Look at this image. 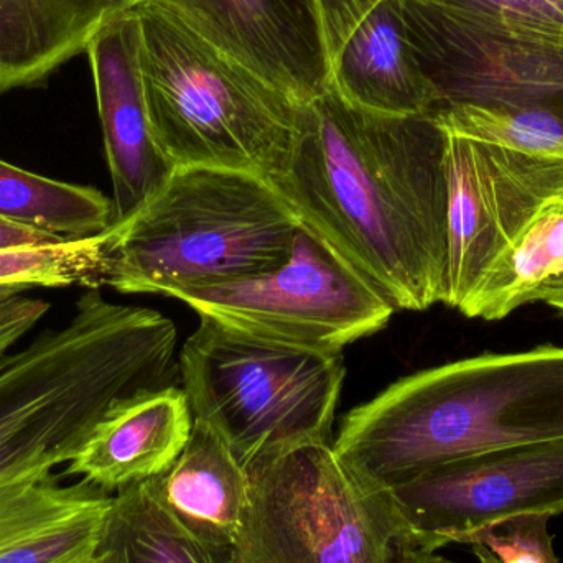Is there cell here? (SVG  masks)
Masks as SVG:
<instances>
[{
	"label": "cell",
	"mask_w": 563,
	"mask_h": 563,
	"mask_svg": "<svg viewBox=\"0 0 563 563\" xmlns=\"http://www.w3.org/2000/svg\"><path fill=\"white\" fill-rule=\"evenodd\" d=\"M86 53L114 194L112 224H118L141 210L175 167L152 134L139 69V25L132 9L109 22Z\"/></svg>",
	"instance_id": "cell-14"
},
{
	"label": "cell",
	"mask_w": 563,
	"mask_h": 563,
	"mask_svg": "<svg viewBox=\"0 0 563 563\" xmlns=\"http://www.w3.org/2000/svg\"><path fill=\"white\" fill-rule=\"evenodd\" d=\"M177 327L155 310L78 298L68 323L0 357V492L52 475L122 400L177 386Z\"/></svg>",
	"instance_id": "cell-3"
},
{
	"label": "cell",
	"mask_w": 563,
	"mask_h": 563,
	"mask_svg": "<svg viewBox=\"0 0 563 563\" xmlns=\"http://www.w3.org/2000/svg\"><path fill=\"white\" fill-rule=\"evenodd\" d=\"M301 224L269 180L213 167H175L131 218L106 231L101 287L158 294L279 269Z\"/></svg>",
	"instance_id": "cell-4"
},
{
	"label": "cell",
	"mask_w": 563,
	"mask_h": 563,
	"mask_svg": "<svg viewBox=\"0 0 563 563\" xmlns=\"http://www.w3.org/2000/svg\"><path fill=\"white\" fill-rule=\"evenodd\" d=\"M328 88L357 108L432 114L442 96L420 68L402 0H314Z\"/></svg>",
	"instance_id": "cell-12"
},
{
	"label": "cell",
	"mask_w": 563,
	"mask_h": 563,
	"mask_svg": "<svg viewBox=\"0 0 563 563\" xmlns=\"http://www.w3.org/2000/svg\"><path fill=\"white\" fill-rule=\"evenodd\" d=\"M148 483L191 534L214 545H236L250 506V473L210 427L195 420L177 462Z\"/></svg>",
	"instance_id": "cell-18"
},
{
	"label": "cell",
	"mask_w": 563,
	"mask_h": 563,
	"mask_svg": "<svg viewBox=\"0 0 563 563\" xmlns=\"http://www.w3.org/2000/svg\"><path fill=\"white\" fill-rule=\"evenodd\" d=\"M549 515H521L493 522L463 539L479 563H559Z\"/></svg>",
	"instance_id": "cell-24"
},
{
	"label": "cell",
	"mask_w": 563,
	"mask_h": 563,
	"mask_svg": "<svg viewBox=\"0 0 563 563\" xmlns=\"http://www.w3.org/2000/svg\"><path fill=\"white\" fill-rule=\"evenodd\" d=\"M26 291H0V357L12 351L48 313L52 305Z\"/></svg>",
	"instance_id": "cell-25"
},
{
	"label": "cell",
	"mask_w": 563,
	"mask_h": 563,
	"mask_svg": "<svg viewBox=\"0 0 563 563\" xmlns=\"http://www.w3.org/2000/svg\"><path fill=\"white\" fill-rule=\"evenodd\" d=\"M99 552L109 563H238L234 548L187 531L148 482L115 493Z\"/></svg>",
	"instance_id": "cell-20"
},
{
	"label": "cell",
	"mask_w": 563,
	"mask_h": 563,
	"mask_svg": "<svg viewBox=\"0 0 563 563\" xmlns=\"http://www.w3.org/2000/svg\"><path fill=\"white\" fill-rule=\"evenodd\" d=\"M106 231L85 240L0 251V291L101 287Z\"/></svg>",
	"instance_id": "cell-23"
},
{
	"label": "cell",
	"mask_w": 563,
	"mask_h": 563,
	"mask_svg": "<svg viewBox=\"0 0 563 563\" xmlns=\"http://www.w3.org/2000/svg\"><path fill=\"white\" fill-rule=\"evenodd\" d=\"M114 495L48 475L0 492V563H91Z\"/></svg>",
	"instance_id": "cell-16"
},
{
	"label": "cell",
	"mask_w": 563,
	"mask_h": 563,
	"mask_svg": "<svg viewBox=\"0 0 563 563\" xmlns=\"http://www.w3.org/2000/svg\"><path fill=\"white\" fill-rule=\"evenodd\" d=\"M194 426L181 387L137 394L96 423L62 476H81L115 495L168 472L187 446Z\"/></svg>",
	"instance_id": "cell-15"
},
{
	"label": "cell",
	"mask_w": 563,
	"mask_h": 563,
	"mask_svg": "<svg viewBox=\"0 0 563 563\" xmlns=\"http://www.w3.org/2000/svg\"><path fill=\"white\" fill-rule=\"evenodd\" d=\"M445 134L446 267L456 308L492 261L545 208L563 203V161Z\"/></svg>",
	"instance_id": "cell-11"
},
{
	"label": "cell",
	"mask_w": 563,
	"mask_h": 563,
	"mask_svg": "<svg viewBox=\"0 0 563 563\" xmlns=\"http://www.w3.org/2000/svg\"><path fill=\"white\" fill-rule=\"evenodd\" d=\"M65 240L68 238L56 236V234L0 218V251L48 246V244L62 243Z\"/></svg>",
	"instance_id": "cell-26"
},
{
	"label": "cell",
	"mask_w": 563,
	"mask_h": 563,
	"mask_svg": "<svg viewBox=\"0 0 563 563\" xmlns=\"http://www.w3.org/2000/svg\"><path fill=\"white\" fill-rule=\"evenodd\" d=\"M137 0H0V95L33 88Z\"/></svg>",
	"instance_id": "cell-17"
},
{
	"label": "cell",
	"mask_w": 563,
	"mask_h": 563,
	"mask_svg": "<svg viewBox=\"0 0 563 563\" xmlns=\"http://www.w3.org/2000/svg\"><path fill=\"white\" fill-rule=\"evenodd\" d=\"M271 184L396 310L442 303L449 194L445 134L432 114L367 111L327 88L305 106Z\"/></svg>",
	"instance_id": "cell-1"
},
{
	"label": "cell",
	"mask_w": 563,
	"mask_h": 563,
	"mask_svg": "<svg viewBox=\"0 0 563 563\" xmlns=\"http://www.w3.org/2000/svg\"><path fill=\"white\" fill-rule=\"evenodd\" d=\"M0 218L68 240L95 238L114 221L111 198L0 161Z\"/></svg>",
	"instance_id": "cell-21"
},
{
	"label": "cell",
	"mask_w": 563,
	"mask_h": 563,
	"mask_svg": "<svg viewBox=\"0 0 563 563\" xmlns=\"http://www.w3.org/2000/svg\"><path fill=\"white\" fill-rule=\"evenodd\" d=\"M563 439V346L485 353L420 371L351 410L331 442L367 489L493 450Z\"/></svg>",
	"instance_id": "cell-2"
},
{
	"label": "cell",
	"mask_w": 563,
	"mask_h": 563,
	"mask_svg": "<svg viewBox=\"0 0 563 563\" xmlns=\"http://www.w3.org/2000/svg\"><path fill=\"white\" fill-rule=\"evenodd\" d=\"M91 563H109L108 559L104 558V555L99 552L98 558L95 559Z\"/></svg>",
	"instance_id": "cell-29"
},
{
	"label": "cell",
	"mask_w": 563,
	"mask_h": 563,
	"mask_svg": "<svg viewBox=\"0 0 563 563\" xmlns=\"http://www.w3.org/2000/svg\"><path fill=\"white\" fill-rule=\"evenodd\" d=\"M563 276V203L538 214L482 274L459 311L486 321L539 301L542 288Z\"/></svg>",
	"instance_id": "cell-19"
},
{
	"label": "cell",
	"mask_w": 563,
	"mask_h": 563,
	"mask_svg": "<svg viewBox=\"0 0 563 563\" xmlns=\"http://www.w3.org/2000/svg\"><path fill=\"white\" fill-rule=\"evenodd\" d=\"M184 23L298 106L328 88L314 0H137Z\"/></svg>",
	"instance_id": "cell-13"
},
{
	"label": "cell",
	"mask_w": 563,
	"mask_h": 563,
	"mask_svg": "<svg viewBox=\"0 0 563 563\" xmlns=\"http://www.w3.org/2000/svg\"><path fill=\"white\" fill-rule=\"evenodd\" d=\"M551 102H456L432 112L446 134L563 161V109Z\"/></svg>",
	"instance_id": "cell-22"
},
{
	"label": "cell",
	"mask_w": 563,
	"mask_h": 563,
	"mask_svg": "<svg viewBox=\"0 0 563 563\" xmlns=\"http://www.w3.org/2000/svg\"><path fill=\"white\" fill-rule=\"evenodd\" d=\"M172 298L251 336L341 353L377 333L396 308L374 285L301 227L290 257L260 276L180 288Z\"/></svg>",
	"instance_id": "cell-8"
},
{
	"label": "cell",
	"mask_w": 563,
	"mask_h": 563,
	"mask_svg": "<svg viewBox=\"0 0 563 563\" xmlns=\"http://www.w3.org/2000/svg\"><path fill=\"white\" fill-rule=\"evenodd\" d=\"M549 2H551L552 5L558 7V9L563 12V0H549Z\"/></svg>",
	"instance_id": "cell-30"
},
{
	"label": "cell",
	"mask_w": 563,
	"mask_h": 563,
	"mask_svg": "<svg viewBox=\"0 0 563 563\" xmlns=\"http://www.w3.org/2000/svg\"><path fill=\"white\" fill-rule=\"evenodd\" d=\"M178 374L195 420L250 468L294 446L330 442L346 364L343 353L251 336L200 317L178 353Z\"/></svg>",
	"instance_id": "cell-6"
},
{
	"label": "cell",
	"mask_w": 563,
	"mask_h": 563,
	"mask_svg": "<svg viewBox=\"0 0 563 563\" xmlns=\"http://www.w3.org/2000/svg\"><path fill=\"white\" fill-rule=\"evenodd\" d=\"M397 563H455L449 561V559L437 555L435 552H423L419 549L409 548V545H402L400 551L399 561Z\"/></svg>",
	"instance_id": "cell-27"
},
{
	"label": "cell",
	"mask_w": 563,
	"mask_h": 563,
	"mask_svg": "<svg viewBox=\"0 0 563 563\" xmlns=\"http://www.w3.org/2000/svg\"><path fill=\"white\" fill-rule=\"evenodd\" d=\"M152 134L174 167L284 170L305 106L218 52L151 3L132 7Z\"/></svg>",
	"instance_id": "cell-5"
},
{
	"label": "cell",
	"mask_w": 563,
	"mask_h": 563,
	"mask_svg": "<svg viewBox=\"0 0 563 563\" xmlns=\"http://www.w3.org/2000/svg\"><path fill=\"white\" fill-rule=\"evenodd\" d=\"M250 506L238 563H397L402 536L386 492L361 485L331 442L285 450L246 468Z\"/></svg>",
	"instance_id": "cell-7"
},
{
	"label": "cell",
	"mask_w": 563,
	"mask_h": 563,
	"mask_svg": "<svg viewBox=\"0 0 563 563\" xmlns=\"http://www.w3.org/2000/svg\"><path fill=\"white\" fill-rule=\"evenodd\" d=\"M402 7L440 106L563 98V22L529 19L486 0H402Z\"/></svg>",
	"instance_id": "cell-9"
},
{
	"label": "cell",
	"mask_w": 563,
	"mask_h": 563,
	"mask_svg": "<svg viewBox=\"0 0 563 563\" xmlns=\"http://www.w3.org/2000/svg\"><path fill=\"white\" fill-rule=\"evenodd\" d=\"M404 545L437 552L496 521L563 512V439L493 450L387 489Z\"/></svg>",
	"instance_id": "cell-10"
},
{
	"label": "cell",
	"mask_w": 563,
	"mask_h": 563,
	"mask_svg": "<svg viewBox=\"0 0 563 563\" xmlns=\"http://www.w3.org/2000/svg\"><path fill=\"white\" fill-rule=\"evenodd\" d=\"M539 301H545V303L563 313V276L542 288Z\"/></svg>",
	"instance_id": "cell-28"
}]
</instances>
